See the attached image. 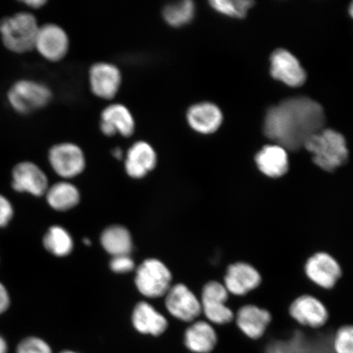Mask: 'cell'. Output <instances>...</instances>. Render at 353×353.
Instances as JSON below:
<instances>
[{
    "instance_id": "cell-1",
    "label": "cell",
    "mask_w": 353,
    "mask_h": 353,
    "mask_svg": "<svg viewBox=\"0 0 353 353\" xmlns=\"http://www.w3.org/2000/svg\"><path fill=\"white\" fill-rule=\"evenodd\" d=\"M325 121L321 105L306 97L286 99L268 110L264 134L285 150L297 151L321 130Z\"/></svg>"
},
{
    "instance_id": "cell-2",
    "label": "cell",
    "mask_w": 353,
    "mask_h": 353,
    "mask_svg": "<svg viewBox=\"0 0 353 353\" xmlns=\"http://www.w3.org/2000/svg\"><path fill=\"white\" fill-rule=\"evenodd\" d=\"M312 154V160L321 171L335 173L347 164L350 152L344 137L333 130H321L304 144Z\"/></svg>"
},
{
    "instance_id": "cell-3",
    "label": "cell",
    "mask_w": 353,
    "mask_h": 353,
    "mask_svg": "<svg viewBox=\"0 0 353 353\" xmlns=\"http://www.w3.org/2000/svg\"><path fill=\"white\" fill-rule=\"evenodd\" d=\"M39 26L32 13L19 12L0 21V34L4 46L17 54L34 48Z\"/></svg>"
},
{
    "instance_id": "cell-4",
    "label": "cell",
    "mask_w": 353,
    "mask_h": 353,
    "mask_svg": "<svg viewBox=\"0 0 353 353\" xmlns=\"http://www.w3.org/2000/svg\"><path fill=\"white\" fill-rule=\"evenodd\" d=\"M52 91L41 82L22 79L8 90V100L13 110L20 114H29L50 103Z\"/></svg>"
},
{
    "instance_id": "cell-5",
    "label": "cell",
    "mask_w": 353,
    "mask_h": 353,
    "mask_svg": "<svg viewBox=\"0 0 353 353\" xmlns=\"http://www.w3.org/2000/svg\"><path fill=\"white\" fill-rule=\"evenodd\" d=\"M171 281L170 269L157 259L145 260L137 268L135 285L145 297L157 299L165 296L172 286Z\"/></svg>"
},
{
    "instance_id": "cell-6",
    "label": "cell",
    "mask_w": 353,
    "mask_h": 353,
    "mask_svg": "<svg viewBox=\"0 0 353 353\" xmlns=\"http://www.w3.org/2000/svg\"><path fill=\"white\" fill-rule=\"evenodd\" d=\"M230 294L222 283L209 281L203 286L201 294L202 313L210 324L230 325L235 320V312L228 305Z\"/></svg>"
},
{
    "instance_id": "cell-7",
    "label": "cell",
    "mask_w": 353,
    "mask_h": 353,
    "mask_svg": "<svg viewBox=\"0 0 353 353\" xmlns=\"http://www.w3.org/2000/svg\"><path fill=\"white\" fill-rule=\"evenodd\" d=\"M48 161L55 173L63 179H74L81 175L86 168V157L79 145L59 143L48 152Z\"/></svg>"
},
{
    "instance_id": "cell-8",
    "label": "cell",
    "mask_w": 353,
    "mask_h": 353,
    "mask_svg": "<svg viewBox=\"0 0 353 353\" xmlns=\"http://www.w3.org/2000/svg\"><path fill=\"white\" fill-rule=\"evenodd\" d=\"M121 70L117 65L99 61L90 66L88 70V85L92 94L103 100L116 98L122 86Z\"/></svg>"
},
{
    "instance_id": "cell-9",
    "label": "cell",
    "mask_w": 353,
    "mask_h": 353,
    "mask_svg": "<svg viewBox=\"0 0 353 353\" xmlns=\"http://www.w3.org/2000/svg\"><path fill=\"white\" fill-rule=\"evenodd\" d=\"M289 315L303 328L319 330L329 321L327 308L312 294L300 295L289 307Z\"/></svg>"
},
{
    "instance_id": "cell-10",
    "label": "cell",
    "mask_w": 353,
    "mask_h": 353,
    "mask_svg": "<svg viewBox=\"0 0 353 353\" xmlns=\"http://www.w3.org/2000/svg\"><path fill=\"white\" fill-rule=\"evenodd\" d=\"M304 273L313 285L322 290H332L342 276V269L333 256L317 252L304 265Z\"/></svg>"
},
{
    "instance_id": "cell-11",
    "label": "cell",
    "mask_w": 353,
    "mask_h": 353,
    "mask_svg": "<svg viewBox=\"0 0 353 353\" xmlns=\"http://www.w3.org/2000/svg\"><path fill=\"white\" fill-rule=\"evenodd\" d=\"M222 283L232 296L244 297L259 288L262 277L252 265L236 262L229 265Z\"/></svg>"
},
{
    "instance_id": "cell-12",
    "label": "cell",
    "mask_w": 353,
    "mask_h": 353,
    "mask_svg": "<svg viewBox=\"0 0 353 353\" xmlns=\"http://www.w3.org/2000/svg\"><path fill=\"white\" fill-rule=\"evenodd\" d=\"M165 307L172 316L182 321H195L202 313L200 299L183 284L170 287L165 294Z\"/></svg>"
},
{
    "instance_id": "cell-13",
    "label": "cell",
    "mask_w": 353,
    "mask_h": 353,
    "mask_svg": "<svg viewBox=\"0 0 353 353\" xmlns=\"http://www.w3.org/2000/svg\"><path fill=\"white\" fill-rule=\"evenodd\" d=\"M34 48L48 61H59L68 54L70 41L63 28L56 24H46L39 28Z\"/></svg>"
},
{
    "instance_id": "cell-14",
    "label": "cell",
    "mask_w": 353,
    "mask_h": 353,
    "mask_svg": "<svg viewBox=\"0 0 353 353\" xmlns=\"http://www.w3.org/2000/svg\"><path fill=\"white\" fill-rule=\"evenodd\" d=\"M272 320L271 313L266 309L246 304L235 312L234 323L250 341H259L266 334Z\"/></svg>"
},
{
    "instance_id": "cell-15",
    "label": "cell",
    "mask_w": 353,
    "mask_h": 353,
    "mask_svg": "<svg viewBox=\"0 0 353 353\" xmlns=\"http://www.w3.org/2000/svg\"><path fill=\"white\" fill-rule=\"evenodd\" d=\"M100 130L103 135L112 138L120 135L130 138L134 134L136 121L131 110L122 103H112L101 113Z\"/></svg>"
},
{
    "instance_id": "cell-16",
    "label": "cell",
    "mask_w": 353,
    "mask_h": 353,
    "mask_svg": "<svg viewBox=\"0 0 353 353\" xmlns=\"http://www.w3.org/2000/svg\"><path fill=\"white\" fill-rule=\"evenodd\" d=\"M123 158L126 174L134 179L145 178L156 169L158 163L156 149L143 140L132 143Z\"/></svg>"
},
{
    "instance_id": "cell-17",
    "label": "cell",
    "mask_w": 353,
    "mask_h": 353,
    "mask_svg": "<svg viewBox=\"0 0 353 353\" xmlns=\"http://www.w3.org/2000/svg\"><path fill=\"white\" fill-rule=\"evenodd\" d=\"M12 186L17 192H26L39 197L46 195L48 188V176L32 162H21L12 170Z\"/></svg>"
},
{
    "instance_id": "cell-18",
    "label": "cell",
    "mask_w": 353,
    "mask_h": 353,
    "mask_svg": "<svg viewBox=\"0 0 353 353\" xmlns=\"http://www.w3.org/2000/svg\"><path fill=\"white\" fill-rule=\"evenodd\" d=\"M272 77L290 87L296 88L306 81L305 70L299 60L291 52L285 50H277L271 56Z\"/></svg>"
},
{
    "instance_id": "cell-19",
    "label": "cell",
    "mask_w": 353,
    "mask_h": 353,
    "mask_svg": "<svg viewBox=\"0 0 353 353\" xmlns=\"http://www.w3.org/2000/svg\"><path fill=\"white\" fill-rule=\"evenodd\" d=\"M186 121L194 132L209 135L219 130L223 121V114L217 105L210 101H200L189 107Z\"/></svg>"
},
{
    "instance_id": "cell-20",
    "label": "cell",
    "mask_w": 353,
    "mask_h": 353,
    "mask_svg": "<svg viewBox=\"0 0 353 353\" xmlns=\"http://www.w3.org/2000/svg\"><path fill=\"white\" fill-rule=\"evenodd\" d=\"M256 168L265 178L276 180L289 173L290 165L286 150L279 145H268L256 154Z\"/></svg>"
},
{
    "instance_id": "cell-21",
    "label": "cell",
    "mask_w": 353,
    "mask_h": 353,
    "mask_svg": "<svg viewBox=\"0 0 353 353\" xmlns=\"http://www.w3.org/2000/svg\"><path fill=\"white\" fill-rule=\"evenodd\" d=\"M132 322L139 333L159 336L168 328V321L161 313L147 302H140L135 306Z\"/></svg>"
},
{
    "instance_id": "cell-22",
    "label": "cell",
    "mask_w": 353,
    "mask_h": 353,
    "mask_svg": "<svg viewBox=\"0 0 353 353\" xmlns=\"http://www.w3.org/2000/svg\"><path fill=\"white\" fill-rule=\"evenodd\" d=\"M219 341L218 334L209 321H198L190 326L184 335L185 345L196 353H210Z\"/></svg>"
},
{
    "instance_id": "cell-23",
    "label": "cell",
    "mask_w": 353,
    "mask_h": 353,
    "mask_svg": "<svg viewBox=\"0 0 353 353\" xmlns=\"http://www.w3.org/2000/svg\"><path fill=\"white\" fill-rule=\"evenodd\" d=\"M101 244L112 257L120 255H130L132 250L131 234L121 225H112L101 233Z\"/></svg>"
},
{
    "instance_id": "cell-24",
    "label": "cell",
    "mask_w": 353,
    "mask_h": 353,
    "mask_svg": "<svg viewBox=\"0 0 353 353\" xmlns=\"http://www.w3.org/2000/svg\"><path fill=\"white\" fill-rule=\"evenodd\" d=\"M48 204L57 211H68L81 201L79 189L69 182H59L48 188L46 194Z\"/></svg>"
},
{
    "instance_id": "cell-25",
    "label": "cell",
    "mask_w": 353,
    "mask_h": 353,
    "mask_svg": "<svg viewBox=\"0 0 353 353\" xmlns=\"http://www.w3.org/2000/svg\"><path fill=\"white\" fill-rule=\"evenodd\" d=\"M196 4L191 0L170 3L163 8L162 16L167 25L174 28H184L195 19Z\"/></svg>"
},
{
    "instance_id": "cell-26",
    "label": "cell",
    "mask_w": 353,
    "mask_h": 353,
    "mask_svg": "<svg viewBox=\"0 0 353 353\" xmlns=\"http://www.w3.org/2000/svg\"><path fill=\"white\" fill-rule=\"evenodd\" d=\"M44 248L57 257H65L72 252L74 241L70 234L63 227L52 226L43 236Z\"/></svg>"
},
{
    "instance_id": "cell-27",
    "label": "cell",
    "mask_w": 353,
    "mask_h": 353,
    "mask_svg": "<svg viewBox=\"0 0 353 353\" xmlns=\"http://www.w3.org/2000/svg\"><path fill=\"white\" fill-rule=\"evenodd\" d=\"M209 3L220 14L234 19H244L254 2L249 0H213Z\"/></svg>"
},
{
    "instance_id": "cell-28",
    "label": "cell",
    "mask_w": 353,
    "mask_h": 353,
    "mask_svg": "<svg viewBox=\"0 0 353 353\" xmlns=\"http://www.w3.org/2000/svg\"><path fill=\"white\" fill-rule=\"evenodd\" d=\"M332 347L334 353H353V325H344L334 334Z\"/></svg>"
},
{
    "instance_id": "cell-29",
    "label": "cell",
    "mask_w": 353,
    "mask_h": 353,
    "mask_svg": "<svg viewBox=\"0 0 353 353\" xmlns=\"http://www.w3.org/2000/svg\"><path fill=\"white\" fill-rule=\"evenodd\" d=\"M17 353H52V350L50 346L43 339L28 337L19 344Z\"/></svg>"
},
{
    "instance_id": "cell-30",
    "label": "cell",
    "mask_w": 353,
    "mask_h": 353,
    "mask_svg": "<svg viewBox=\"0 0 353 353\" xmlns=\"http://www.w3.org/2000/svg\"><path fill=\"white\" fill-rule=\"evenodd\" d=\"M110 270L118 274L129 273L135 268L134 260L130 255H120L112 257L110 262Z\"/></svg>"
},
{
    "instance_id": "cell-31",
    "label": "cell",
    "mask_w": 353,
    "mask_h": 353,
    "mask_svg": "<svg viewBox=\"0 0 353 353\" xmlns=\"http://www.w3.org/2000/svg\"><path fill=\"white\" fill-rule=\"evenodd\" d=\"M14 215L11 202L0 194V228L6 227Z\"/></svg>"
},
{
    "instance_id": "cell-32",
    "label": "cell",
    "mask_w": 353,
    "mask_h": 353,
    "mask_svg": "<svg viewBox=\"0 0 353 353\" xmlns=\"http://www.w3.org/2000/svg\"><path fill=\"white\" fill-rule=\"evenodd\" d=\"M10 293L2 282H0V315L6 312L10 306Z\"/></svg>"
},
{
    "instance_id": "cell-33",
    "label": "cell",
    "mask_w": 353,
    "mask_h": 353,
    "mask_svg": "<svg viewBox=\"0 0 353 353\" xmlns=\"http://www.w3.org/2000/svg\"><path fill=\"white\" fill-rule=\"evenodd\" d=\"M26 6H28L32 8H39L44 6L46 3V1H43V0H30V1H24Z\"/></svg>"
},
{
    "instance_id": "cell-34",
    "label": "cell",
    "mask_w": 353,
    "mask_h": 353,
    "mask_svg": "<svg viewBox=\"0 0 353 353\" xmlns=\"http://www.w3.org/2000/svg\"><path fill=\"white\" fill-rule=\"evenodd\" d=\"M112 154L113 157L118 159V160H121L122 158L125 157V152H123V150L120 148H114Z\"/></svg>"
},
{
    "instance_id": "cell-35",
    "label": "cell",
    "mask_w": 353,
    "mask_h": 353,
    "mask_svg": "<svg viewBox=\"0 0 353 353\" xmlns=\"http://www.w3.org/2000/svg\"><path fill=\"white\" fill-rule=\"evenodd\" d=\"M8 352V345L3 337L0 336V353H7Z\"/></svg>"
},
{
    "instance_id": "cell-36",
    "label": "cell",
    "mask_w": 353,
    "mask_h": 353,
    "mask_svg": "<svg viewBox=\"0 0 353 353\" xmlns=\"http://www.w3.org/2000/svg\"><path fill=\"white\" fill-rule=\"evenodd\" d=\"M348 12H350V14L352 17V19H353V2L351 3V6H350V10H348Z\"/></svg>"
},
{
    "instance_id": "cell-37",
    "label": "cell",
    "mask_w": 353,
    "mask_h": 353,
    "mask_svg": "<svg viewBox=\"0 0 353 353\" xmlns=\"http://www.w3.org/2000/svg\"><path fill=\"white\" fill-rule=\"evenodd\" d=\"M83 243H85V244L86 245H91V241L88 239H87V238H85V240H83Z\"/></svg>"
},
{
    "instance_id": "cell-38",
    "label": "cell",
    "mask_w": 353,
    "mask_h": 353,
    "mask_svg": "<svg viewBox=\"0 0 353 353\" xmlns=\"http://www.w3.org/2000/svg\"><path fill=\"white\" fill-rule=\"evenodd\" d=\"M61 353H77V352H74L72 351H64V352H61Z\"/></svg>"
}]
</instances>
